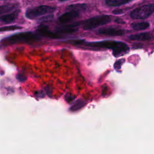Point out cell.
Listing matches in <instances>:
<instances>
[{"instance_id": "1", "label": "cell", "mask_w": 154, "mask_h": 154, "mask_svg": "<svg viewBox=\"0 0 154 154\" xmlns=\"http://www.w3.org/2000/svg\"><path fill=\"white\" fill-rule=\"evenodd\" d=\"M85 45L90 47H96L102 48L111 49L112 54L115 57L122 56L126 54L129 50V46L125 43L122 42L112 41V40H105L96 42L85 43Z\"/></svg>"}, {"instance_id": "2", "label": "cell", "mask_w": 154, "mask_h": 154, "mask_svg": "<svg viewBox=\"0 0 154 154\" xmlns=\"http://www.w3.org/2000/svg\"><path fill=\"white\" fill-rule=\"evenodd\" d=\"M40 38L39 35L35 33L32 32H25L16 34L4 38L1 40V42L4 45L31 43L38 41Z\"/></svg>"}, {"instance_id": "3", "label": "cell", "mask_w": 154, "mask_h": 154, "mask_svg": "<svg viewBox=\"0 0 154 154\" xmlns=\"http://www.w3.org/2000/svg\"><path fill=\"white\" fill-rule=\"evenodd\" d=\"M111 17L109 15L97 16L88 19L82 22V28L85 30L94 29L99 26L110 22Z\"/></svg>"}, {"instance_id": "4", "label": "cell", "mask_w": 154, "mask_h": 154, "mask_svg": "<svg viewBox=\"0 0 154 154\" xmlns=\"http://www.w3.org/2000/svg\"><path fill=\"white\" fill-rule=\"evenodd\" d=\"M56 7L48 5H40L28 8L25 13V16L29 19H34L40 16L50 14L55 11Z\"/></svg>"}, {"instance_id": "5", "label": "cell", "mask_w": 154, "mask_h": 154, "mask_svg": "<svg viewBox=\"0 0 154 154\" xmlns=\"http://www.w3.org/2000/svg\"><path fill=\"white\" fill-rule=\"evenodd\" d=\"M154 13V4L139 7L131 13V17L134 19H144Z\"/></svg>"}, {"instance_id": "6", "label": "cell", "mask_w": 154, "mask_h": 154, "mask_svg": "<svg viewBox=\"0 0 154 154\" xmlns=\"http://www.w3.org/2000/svg\"><path fill=\"white\" fill-rule=\"evenodd\" d=\"M37 32L39 35L51 38H60L62 37L60 34L52 32L47 26L44 25L39 26L37 29Z\"/></svg>"}, {"instance_id": "7", "label": "cell", "mask_w": 154, "mask_h": 154, "mask_svg": "<svg viewBox=\"0 0 154 154\" xmlns=\"http://www.w3.org/2000/svg\"><path fill=\"white\" fill-rule=\"evenodd\" d=\"M98 34L108 36H119L124 34L125 31L122 29H116L111 27H107L100 29L98 31Z\"/></svg>"}, {"instance_id": "8", "label": "cell", "mask_w": 154, "mask_h": 154, "mask_svg": "<svg viewBox=\"0 0 154 154\" xmlns=\"http://www.w3.org/2000/svg\"><path fill=\"white\" fill-rule=\"evenodd\" d=\"M79 23H75L70 25H66L58 27L55 29V32L58 34H69L76 32L78 30Z\"/></svg>"}, {"instance_id": "9", "label": "cell", "mask_w": 154, "mask_h": 154, "mask_svg": "<svg viewBox=\"0 0 154 154\" xmlns=\"http://www.w3.org/2000/svg\"><path fill=\"white\" fill-rule=\"evenodd\" d=\"M79 15V11L76 10H70L59 17V21L62 23H66L69 22L73 19L78 17Z\"/></svg>"}, {"instance_id": "10", "label": "cell", "mask_w": 154, "mask_h": 154, "mask_svg": "<svg viewBox=\"0 0 154 154\" xmlns=\"http://www.w3.org/2000/svg\"><path fill=\"white\" fill-rule=\"evenodd\" d=\"M129 39L137 41H149L153 38V36L149 32H143L134 34L129 36Z\"/></svg>"}, {"instance_id": "11", "label": "cell", "mask_w": 154, "mask_h": 154, "mask_svg": "<svg viewBox=\"0 0 154 154\" xmlns=\"http://www.w3.org/2000/svg\"><path fill=\"white\" fill-rule=\"evenodd\" d=\"M20 12L19 10H16L13 12L5 15H1L0 19L1 22L5 23H11L16 20V19L19 13Z\"/></svg>"}, {"instance_id": "12", "label": "cell", "mask_w": 154, "mask_h": 154, "mask_svg": "<svg viewBox=\"0 0 154 154\" xmlns=\"http://www.w3.org/2000/svg\"><path fill=\"white\" fill-rule=\"evenodd\" d=\"M17 7V5L15 4H8L2 5L0 7V13L1 15H3L4 13H8L13 10L16 9Z\"/></svg>"}, {"instance_id": "13", "label": "cell", "mask_w": 154, "mask_h": 154, "mask_svg": "<svg viewBox=\"0 0 154 154\" xmlns=\"http://www.w3.org/2000/svg\"><path fill=\"white\" fill-rule=\"evenodd\" d=\"M131 27L135 30H144L149 27V23L147 22L132 23Z\"/></svg>"}, {"instance_id": "14", "label": "cell", "mask_w": 154, "mask_h": 154, "mask_svg": "<svg viewBox=\"0 0 154 154\" xmlns=\"http://www.w3.org/2000/svg\"><path fill=\"white\" fill-rule=\"evenodd\" d=\"M131 1L132 0H106L105 2L108 6L116 7L126 4Z\"/></svg>"}, {"instance_id": "15", "label": "cell", "mask_w": 154, "mask_h": 154, "mask_svg": "<svg viewBox=\"0 0 154 154\" xmlns=\"http://www.w3.org/2000/svg\"><path fill=\"white\" fill-rule=\"evenodd\" d=\"M68 9L70 10H76V11H81V10H84L86 8V5L85 4H72L69 5L67 7Z\"/></svg>"}, {"instance_id": "16", "label": "cell", "mask_w": 154, "mask_h": 154, "mask_svg": "<svg viewBox=\"0 0 154 154\" xmlns=\"http://www.w3.org/2000/svg\"><path fill=\"white\" fill-rule=\"evenodd\" d=\"M84 105H85V102H84L82 100L79 99L74 103V105L70 108L72 111H76L80 109L81 108H82Z\"/></svg>"}, {"instance_id": "17", "label": "cell", "mask_w": 154, "mask_h": 154, "mask_svg": "<svg viewBox=\"0 0 154 154\" xmlns=\"http://www.w3.org/2000/svg\"><path fill=\"white\" fill-rule=\"evenodd\" d=\"M21 28L20 26H16V25H11V26H4V27H1V31H13L16 29H18Z\"/></svg>"}, {"instance_id": "18", "label": "cell", "mask_w": 154, "mask_h": 154, "mask_svg": "<svg viewBox=\"0 0 154 154\" xmlns=\"http://www.w3.org/2000/svg\"><path fill=\"white\" fill-rule=\"evenodd\" d=\"M123 11L122 10H114V11H113V13L116 14H118L122 13Z\"/></svg>"}, {"instance_id": "19", "label": "cell", "mask_w": 154, "mask_h": 154, "mask_svg": "<svg viewBox=\"0 0 154 154\" xmlns=\"http://www.w3.org/2000/svg\"><path fill=\"white\" fill-rule=\"evenodd\" d=\"M60 1H66V0H60Z\"/></svg>"}]
</instances>
